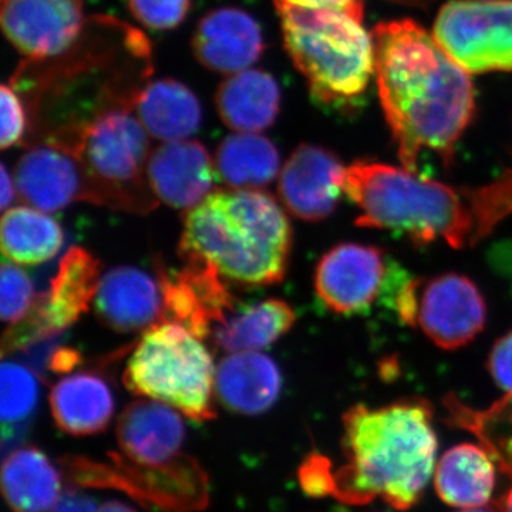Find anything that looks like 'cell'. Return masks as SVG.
Returning <instances> with one entry per match:
<instances>
[{
  "mask_svg": "<svg viewBox=\"0 0 512 512\" xmlns=\"http://www.w3.org/2000/svg\"><path fill=\"white\" fill-rule=\"evenodd\" d=\"M151 74L153 55L144 33L119 19L93 16L66 52L26 59L9 84L28 110L32 143L66 146L97 117L136 110Z\"/></svg>",
  "mask_w": 512,
  "mask_h": 512,
  "instance_id": "cell-1",
  "label": "cell"
},
{
  "mask_svg": "<svg viewBox=\"0 0 512 512\" xmlns=\"http://www.w3.org/2000/svg\"><path fill=\"white\" fill-rule=\"evenodd\" d=\"M372 39L380 103L403 168L419 173L423 151L450 165L476 117L470 74L412 19L379 23Z\"/></svg>",
  "mask_w": 512,
  "mask_h": 512,
  "instance_id": "cell-2",
  "label": "cell"
},
{
  "mask_svg": "<svg viewBox=\"0 0 512 512\" xmlns=\"http://www.w3.org/2000/svg\"><path fill=\"white\" fill-rule=\"evenodd\" d=\"M342 190L359 210L357 227L400 232L419 245L443 239L454 249L473 248L512 215V170L481 187H453L357 160L345 168Z\"/></svg>",
  "mask_w": 512,
  "mask_h": 512,
  "instance_id": "cell-3",
  "label": "cell"
},
{
  "mask_svg": "<svg viewBox=\"0 0 512 512\" xmlns=\"http://www.w3.org/2000/svg\"><path fill=\"white\" fill-rule=\"evenodd\" d=\"M346 464L332 476V493L345 503L382 498L409 510L429 483L437 453L430 404L402 400L383 407L356 404L343 416Z\"/></svg>",
  "mask_w": 512,
  "mask_h": 512,
  "instance_id": "cell-4",
  "label": "cell"
},
{
  "mask_svg": "<svg viewBox=\"0 0 512 512\" xmlns=\"http://www.w3.org/2000/svg\"><path fill=\"white\" fill-rule=\"evenodd\" d=\"M291 222L262 190L212 191L185 214L181 258L205 262L222 278L249 288L284 281L291 258Z\"/></svg>",
  "mask_w": 512,
  "mask_h": 512,
  "instance_id": "cell-5",
  "label": "cell"
},
{
  "mask_svg": "<svg viewBox=\"0 0 512 512\" xmlns=\"http://www.w3.org/2000/svg\"><path fill=\"white\" fill-rule=\"evenodd\" d=\"M285 50L308 82L313 99L343 109L356 103L375 74L372 33L363 28L362 0L306 9L275 3Z\"/></svg>",
  "mask_w": 512,
  "mask_h": 512,
  "instance_id": "cell-6",
  "label": "cell"
},
{
  "mask_svg": "<svg viewBox=\"0 0 512 512\" xmlns=\"http://www.w3.org/2000/svg\"><path fill=\"white\" fill-rule=\"evenodd\" d=\"M214 360L201 339L177 323L146 330L128 359L123 382L131 393L157 400L188 419L215 417Z\"/></svg>",
  "mask_w": 512,
  "mask_h": 512,
  "instance_id": "cell-7",
  "label": "cell"
},
{
  "mask_svg": "<svg viewBox=\"0 0 512 512\" xmlns=\"http://www.w3.org/2000/svg\"><path fill=\"white\" fill-rule=\"evenodd\" d=\"M133 110H114L83 127L66 148L82 163L92 204L147 214L158 201L147 181L150 134Z\"/></svg>",
  "mask_w": 512,
  "mask_h": 512,
  "instance_id": "cell-8",
  "label": "cell"
},
{
  "mask_svg": "<svg viewBox=\"0 0 512 512\" xmlns=\"http://www.w3.org/2000/svg\"><path fill=\"white\" fill-rule=\"evenodd\" d=\"M394 302L402 322L419 328L443 350L470 345L487 323V303L476 282L454 272L409 279L400 285Z\"/></svg>",
  "mask_w": 512,
  "mask_h": 512,
  "instance_id": "cell-9",
  "label": "cell"
},
{
  "mask_svg": "<svg viewBox=\"0 0 512 512\" xmlns=\"http://www.w3.org/2000/svg\"><path fill=\"white\" fill-rule=\"evenodd\" d=\"M433 36L468 74L512 72V0H450Z\"/></svg>",
  "mask_w": 512,
  "mask_h": 512,
  "instance_id": "cell-10",
  "label": "cell"
},
{
  "mask_svg": "<svg viewBox=\"0 0 512 512\" xmlns=\"http://www.w3.org/2000/svg\"><path fill=\"white\" fill-rule=\"evenodd\" d=\"M389 274L382 249L345 242L320 258L313 286L319 302L330 312L359 315L382 295Z\"/></svg>",
  "mask_w": 512,
  "mask_h": 512,
  "instance_id": "cell-11",
  "label": "cell"
},
{
  "mask_svg": "<svg viewBox=\"0 0 512 512\" xmlns=\"http://www.w3.org/2000/svg\"><path fill=\"white\" fill-rule=\"evenodd\" d=\"M157 279L163 293L164 322L177 323L198 339L208 338L242 306L220 272L205 262H185L178 272L157 262Z\"/></svg>",
  "mask_w": 512,
  "mask_h": 512,
  "instance_id": "cell-12",
  "label": "cell"
},
{
  "mask_svg": "<svg viewBox=\"0 0 512 512\" xmlns=\"http://www.w3.org/2000/svg\"><path fill=\"white\" fill-rule=\"evenodd\" d=\"M2 29L26 59L62 55L82 35L83 0H3Z\"/></svg>",
  "mask_w": 512,
  "mask_h": 512,
  "instance_id": "cell-13",
  "label": "cell"
},
{
  "mask_svg": "<svg viewBox=\"0 0 512 512\" xmlns=\"http://www.w3.org/2000/svg\"><path fill=\"white\" fill-rule=\"evenodd\" d=\"M15 184L20 200L40 211L57 212L74 202H92L89 178L79 158L49 141L33 144L19 158Z\"/></svg>",
  "mask_w": 512,
  "mask_h": 512,
  "instance_id": "cell-14",
  "label": "cell"
},
{
  "mask_svg": "<svg viewBox=\"0 0 512 512\" xmlns=\"http://www.w3.org/2000/svg\"><path fill=\"white\" fill-rule=\"evenodd\" d=\"M345 168L328 148L301 144L279 174V201L298 220H326L338 208Z\"/></svg>",
  "mask_w": 512,
  "mask_h": 512,
  "instance_id": "cell-15",
  "label": "cell"
},
{
  "mask_svg": "<svg viewBox=\"0 0 512 512\" xmlns=\"http://www.w3.org/2000/svg\"><path fill=\"white\" fill-rule=\"evenodd\" d=\"M218 178L215 160L198 141L160 144L148 158L147 181L154 197L175 210L197 207Z\"/></svg>",
  "mask_w": 512,
  "mask_h": 512,
  "instance_id": "cell-16",
  "label": "cell"
},
{
  "mask_svg": "<svg viewBox=\"0 0 512 512\" xmlns=\"http://www.w3.org/2000/svg\"><path fill=\"white\" fill-rule=\"evenodd\" d=\"M117 440L128 463L141 467L171 466L180 460L185 423L168 404L136 400L120 416Z\"/></svg>",
  "mask_w": 512,
  "mask_h": 512,
  "instance_id": "cell-17",
  "label": "cell"
},
{
  "mask_svg": "<svg viewBox=\"0 0 512 512\" xmlns=\"http://www.w3.org/2000/svg\"><path fill=\"white\" fill-rule=\"evenodd\" d=\"M94 311L114 332L137 333L160 325L164 303L158 279L136 266H116L101 276Z\"/></svg>",
  "mask_w": 512,
  "mask_h": 512,
  "instance_id": "cell-18",
  "label": "cell"
},
{
  "mask_svg": "<svg viewBox=\"0 0 512 512\" xmlns=\"http://www.w3.org/2000/svg\"><path fill=\"white\" fill-rule=\"evenodd\" d=\"M261 26L245 10H212L198 23L192 36V50L198 62L212 72H244L264 53Z\"/></svg>",
  "mask_w": 512,
  "mask_h": 512,
  "instance_id": "cell-19",
  "label": "cell"
},
{
  "mask_svg": "<svg viewBox=\"0 0 512 512\" xmlns=\"http://www.w3.org/2000/svg\"><path fill=\"white\" fill-rule=\"evenodd\" d=\"M101 281V262L82 247L60 259L49 291L37 296L32 311L47 332L59 335L89 311Z\"/></svg>",
  "mask_w": 512,
  "mask_h": 512,
  "instance_id": "cell-20",
  "label": "cell"
},
{
  "mask_svg": "<svg viewBox=\"0 0 512 512\" xmlns=\"http://www.w3.org/2000/svg\"><path fill=\"white\" fill-rule=\"evenodd\" d=\"M282 373L272 357L259 352L231 353L215 375V394L231 412L258 416L279 399Z\"/></svg>",
  "mask_w": 512,
  "mask_h": 512,
  "instance_id": "cell-21",
  "label": "cell"
},
{
  "mask_svg": "<svg viewBox=\"0 0 512 512\" xmlns=\"http://www.w3.org/2000/svg\"><path fill=\"white\" fill-rule=\"evenodd\" d=\"M57 427L72 436L99 434L114 416V396L103 377L93 372L66 375L50 392Z\"/></svg>",
  "mask_w": 512,
  "mask_h": 512,
  "instance_id": "cell-22",
  "label": "cell"
},
{
  "mask_svg": "<svg viewBox=\"0 0 512 512\" xmlns=\"http://www.w3.org/2000/svg\"><path fill=\"white\" fill-rule=\"evenodd\" d=\"M215 106L222 123L235 133H262L278 117L281 90L271 74L248 69L221 83Z\"/></svg>",
  "mask_w": 512,
  "mask_h": 512,
  "instance_id": "cell-23",
  "label": "cell"
},
{
  "mask_svg": "<svg viewBox=\"0 0 512 512\" xmlns=\"http://www.w3.org/2000/svg\"><path fill=\"white\" fill-rule=\"evenodd\" d=\"M134 111L150 137L163 143L187 140L201 127L200 101L185 84L173 79L148 83Z\"/></svg>",
  "mask_w": 512,
  "mask_h": 512,
  "instance_id": "cell-24",
  "label": "cell"
},
{
  "mask_svg": "<svg viewBox=\"0 0 512 512\" xmlns=\"http://www.w3.org/2000/svg\"><path fill=\"white\" fill-rule=\"evenodd\" d=\"M2 488L15 512H49L62 498L59 471L36 447L18 448L3 461Z\"/></svg>",
  "mask_w": 512,
  "mask_h": 512,
  "instance_id": "cell-25",
  "label": "cell"
},
{
  "mask_svg": "<svg viewBox=\"0 0 512 512\" xmlns=\"http://www.w3.org/2000/svg\"><path fill=\"white\" fill-rule=\"evenodd\" d=\"M434 485L441 500L451 507L481 508L493 495V461L474 444L450 448L437 464Z\"/></svg>",
  "mask_w": 512,
  "mask_h": 512,
  "instance_id": "cell-26",
  "label": "cell"
},
{
  "mask_svg": "<svg viewBox=\"0 0 512 512\" xmlns=\"http://www.w3.org/2000/svg\"><path fill=\"white\" fill-rule=\"evenodd\" d=\"M296 322L288 302L266 299L251 306H239L214 329V343L228 353L258 352L286 335Z\"/></svg>",
  "mask_w": 512,
  "mask_h": 512,
  "instance_id": "cell-27",
  "label": "cell"
},
{
  "mask_svg": "<svg viewBox=\"0 0 512 512\" xmlns=\"http://www.w3.org/2000/svg\"><path fill=\"white\" fill-rule=\"evenodd\" d=\"M0 244L3 256L12 264L40 265L59 254L64 232L47 212L20 205L3 214Z\"/></svg>",
  "mask_w": 512,
  "mask_h": 512,
  "instance_id": "cell-28",
  "label": "cell"
},
{
  "mask_svg": "<svg viewBox=\"0 0 512 512\" xmlns=\"http://www.w3.org/2000/svg\"><path fill=\"white\" fill-rule=\"evenodd\" d=\"M278 148L259 133L228 136L215 154L218 177L234 190H261L278 177Z\"/></svg>",
  "mask_w": 512,
  "mask_h": 512,
  "instance_id": "cell-29",
  "label": "cell"
},
{
  "mask_svg": "<svg viewBox=\"0 0 512 512\" xmlns=\"http://www.w3.org/2000/svg\"><path fill=\"white\" fill-rule=\"evenodd\" d=\"M40 376L16 362H3L0 369V410L3 426L25 423L35 413L40 399Z\"/></svg>",
  "mask_w": 512,
  "mask_h": 512,
  "instance_id": "cell-30",
  "label": "cell"
},
{
  "mask_svg": "<svg viewBox=\"0 0 512 512\" xmlns=\"http://www.w3.org/2000/svg\"><path fill=\"white\" fill-rule=\"evenodd\" d=\"M37 296L32 279L25 271L3 261L0 269V315L3 322L15 325L35 306Z\"/></svg>",
  "mask_w": 512,
  "mask_h": 512,
  "instance_id": "cell-31",
  "label": "cell"
},
{
  "mask_svg": "<svg viewBox=\"0 0 512 512\" xmlns=\"http://www.w3.org/2000/svg\"><path fill=\"white\" fill-rule=\"evenodd\" d=\"M191 0H128L138 22L154 30H170L184 22Z\"/></svg>",
  "mask_w": 512,
  "mask_h": 512,
  "instance_id": "cell-32",
  "label": "cell"
},
{
  "mask_svg": "<svg viewBox=\"0 0 512 512\" xmlns=\"http://www.w3.org/2000/svg\"><path fill=\"white\" fill-rule=\"evenodd\" d=\"M0 107H2V133L0 147L8 150L15 144L23 143L29 130V116L25 103L10 84H3L0 90Z\"/></svg>",
  "mask_w": 512,
  "mask_h": 512,
  "instance_id": "cell-33",
  "label": "cell"
},
{
  "mask_svg": "<svg viewBox=\"0 0 512 512\" xmlns=\"http://www.w3.org/2000/svg\"><path fill=\"white\" fill-rule=\"evenodd\" d=\"M488 370L495 384L507 397L504 402L512 399V330L501 336L494 343L488 357Z\"/></svg>",
  "mask_w": 512,
  "mask_h": 512,
  "instance_id": "cell-34",
  "label": "cell"
},
{
  "mask_svg": "<svg viewBox=\"0 0 512 512\" xmlns=\"http://www.w3.org/2000/svg\"><path fill=\"white\" fill-rule=\"evenodd\" d=\"M301 481L306 493L311 495L332 493V474L320 457L306 460L301 470Z\"/></svg>",
  "mask_w": 512,
  "mask_h": 512,
  "instance_id": "cell-35",
  "label": "cell"
},
{
  "mask_svg": "<svg viewBox=\"0 0 512 512\" xmlns=\"http://www.w3.org/2000/svg\"><path fill=\"white\" fill-rule=\"evenodd\" d=\"M82 363L79 350L70 346H55L47 359V369L56 375H69L72 370Z\"/></svg>",
  "mask_w": 512,
  "mask_h": 512,
  "instance_id": "cell-36",
  "label": "cell"
},
{
  "mask_svg": "<svg viewBox=\"0 0 512 512\" xmlns=\"http://www.w3.org/2000/svg\"><path fill=\"white\" fill-rule=\"evenodd\" d=\"M53 512H99L86 495L70 493L62 495Z\"/></svg>",
  "mask_w": 512,
  "mask_h": 512,
  "instance_id": "cell-37",
  "label": "cell"
},
{
  "mask_svg": "<svg viewBox=\"0 0 512 512\" xmlns=\"http://www.w3.org/2000/svg\"><path fill=\"white\" fill-rule=\"evenodd\" d=\"M0 207L2 210H6L13 200H15V181H13L12 175L9 174L6 165H2V171H0Z\"/></svg>",
  "mask_w": 512,
  "mask_h": 512,
  "instance_id": "cell-38",
  "label": "cell"
},
{
  "mask_svg": "<svg viewBox=\"0 0 512 512\" xmlns=\"http://www.w3.org/2000/svg\"><path fill=\"white\" fill-rule=\"evenodd\" d=\"M274 2L285 3V5L298 6V8L319 9L348 5V3L353 2V0H274Z\"/></svg>",
  "mask_w": 512,
  "mask_h": 512,
  "instance_id": "cell-39",
  "label": "cell"
},
{
  "mask_svg": "<svg viewBox=\"0 0 512 512\" xmlns=\"http://www.w3.org/2000/svg\"><path fill=\"white\" fill-rule=\"evenodd\" d=\"M99 512H136L133 508L128 505L119 503V501H110V503L104 504L100 508Z\"/></svg>",
  "mask_w": 512,
  "mask_h": 512,
  "instance_id": "cell-40",
  "label": "cell"
},
{
  "mask_svg": "<svg viewBox=\"0 0 512 512\" xmlns=\"http://www.w3.org/2000/svg\"><path fill=\"white\" fill-rule=\"evenodd\" d=\"M389 2L399 3L403 6H412V8H427L433 0H389Z\"/></svg>",
  "mask_w": 512,
  "mask_h": 512,
  "instance_id": "cell-41",
  "label": "cell"
},
{
  "mask_svg": "<svg viewBox=\"0 0 512 512\" xmlns=\"http://www.w3.org/2000/svg\"><path fill=\"white\" fill-rule=\"evenodd\" d=\"M505 512H512V488L510 493L507 494V497H505Z\"/></svg>",
  "mask_w": 512,
  "mask_h": 512,
  "instance_id": "cell-42",
  "label": "cell"
},
{
  "mask_svg": "<svg viewBox=\"0 0 512 512\" xmlns=\"http://www.w3.org/2000/svg\"><path fill=\"white\" fill-rule=\"evenodd\" d=\"M461 512H493V511L483 510V508H471V510H464Z\"/></svg>",
  "mask_w": 512,
  "mask_h": 512,
  "instance_id": "cell-43",
  "label": "cell"
}]
</instances>
